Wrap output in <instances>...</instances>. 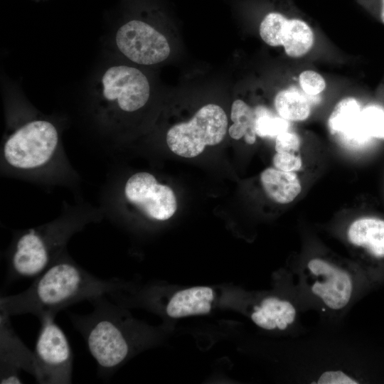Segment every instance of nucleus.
Masks as SVG:
<instances>
[{
    "instance_id": "obj_1",
    "label": "nucleus",
    "mask_w": 384,
    "mask_h": 384,
    "mask_svg": "<svg viewBox=\"0 0 384 384\" xmlns=\"http://www.w3.org/2000/svg\"><path fill=\"white\" fill-rule=\"evenodd\" d=\"M284 377L294 384L370 381L372 352L343 324L320 323L282 344Z\"/></svg>"
},
{
    "instance_id": "obj_2",
    "label": "nucleus",
    "mask_w": 384,
    "mask_h": 384,
    "mask_svg": "<svg viewBox=\"0 0 384 384\" xmlns=\"http://www.w3.org/2000/svg\"><path fill=\"white\" fill-rule=\"evenodd\" d=\"M283 279L304 313L314 311L320 323L331 324H343L371 281L354 261L312 250L295 260Z\"/></svg>"
},
{
    "instance_id": "obj_3",
    "label": "nucleus",
    "mask_w": 384,
    "mask_h": 384,
    "mask_svg": "<svg viewBox=\"0 0 384 384\" xmlns=\"http://www.w3.org/2000/svg\"><path fill=\"white\" fill-rule=\"evenodd\" d=\"M117 279H103L86 271L65 252L35 277L26 290L0 298V311L9 316L31 314L56 315L62 309L84 300L118 292Z\"/></svg>"
},
{
    "instance_id": "obj_4",
    "label": "nucleus",
    "mask_w": 384,
    "mask_h": 384,
    "mask_svg": "<svg viewBox=\"0 0 384 384\" xmlns=\"http://www.w3.org/2000/svg\"><path fill=\"white\" fill-rule=\"evenodd\" d=\"M103 295L91 301L94 309L85 315L70 314L97 363L101 376L112 375L129 358L132 350V322L124 311Z\"/></svg>"
},
{
    "instance_id": "obj_5",
    "label": "nucleus",
    "mask_w": 384,
    "mask_h": 384,
    "mask_svg": "<svg viewBox=\"0 0 384 384\" xmlns=\"http://www.w3.org/2000/svg\"><path fill=\"white\" fill-rule=\"evenodd\" d=\"M90 220L65 216L34 228L18 231L7 251V280L35 278L65 252L70 237Z\"/></svg>"
},
{
    "instance_id": "obj_6",
    "label": "nucleus",
    "mask_w": 384,
    "mask_h": 384,
    "mask_svg": "<svg viewBox=\"0 0 384 384\" xmlns=\"http://www.w3.org/2000/svg\"><path fill=\"white\" fill-rule=\"evenodd\" d=\"M60 137L49 121L36 119L17 128L5 140L2 151L9 169L33 174L48 167L60 153Z\"/></svg>"
},
{
    "instance_id": "obj_7",
    "label": "nucleus",
    "mask_w": 384,
    "mask_h": 384,
    "mask_svg": "<svg viewBox=\"0 0 384 384\" xmlns=\"http://www.w3.org/2000/svg\"><path fill=\"white\" fill-rule=\"evenodd\" d=\"M228 118L221 107L214 104L200 108L188 122L171 127L166 143L175 154L193 158L201 154L206 146L220 143L225 136Z\"/></svg>"
},
{
    "instance_id": "obj_8",
    "label": "nucleus",
    "mask_w": 384,
    "mask_h": 384,
    "mask_svg": "<svg viewBox=\"0 0 384 384\" xmlns=\"http://www.w3.org/2000/svg\"><path fill=\"white\" fill-rule=\"evenodd\" d=\"M55 317L53 314L38 317L41 329L33 351L34 377L38 383L69 384L72 383V349Z\"/></svg>"
},
{
    "instance_id": "obj_9",
    "label": "nucleus",
    "mask_w": 384,
    "mask_h": 384,
    "mask_svg": "<svg viewBox=\"0 0 384 384\" xmlns=\"http://www.w3.org/2000/svg\"><path fill=\"white\" fill-rule=\"evenodd\" d=\"M123 195L128 203L152 220H166L177 209L173 190L159 183L148 172H137L129 177L123 188Z\"/></svg>"
},
{
    "instance_id": "obj_10",
    "label": "nucleus",
    "mask_w": 384,
    "mask_h": 384,
    "mask_svg": "<svg viewBox=\"0 0 384 384\" xmlns=\"http://www.w3.org/2000/svg\"><path fill=\"white\" fill-rule=\"evenodd\" d=\"M120 52L132 61L141 65H154L166 60L170 46L164 35L146 22L128 21L116 33Z\"/></svg>"
},
{
    "instance_id": "obj_11",
    "label": "nucleus",
    "mask_w": 384,
    "mask_h": 384,
    "mask_svg": "<svg viewBox=\"0 0 384 384\" xmlns=\"http://www.w3.org/2000/svg\"><path fill=\"white\" fill-rule=\"evenodd\" d=\"M102 95L123 112H132L144 107L150 95L146 77L138 69L126 65L108 68L102 78Z\"/></svg>"
},
{
    "instance_id": "obj_12",
    "label": "nucleus",
    "mask_w": 384,
    "mask_h": 384,
    "mask_svg": "<svg viewBox=\"0 0 384 384\" xmlns=\"http://www.w3.org/2000/svg\"><path fill=\"white\" fill-rule=\"evenodd\" d=\"M259 31L265 43L274 47L282 46L286 54L292 58L304 55L314 45V33L307 23L299 18H289L279 11L268 12Z\"/></svg>"
},
{
    "instance_id": "obj_13",
    "label": "nucleus",
    "mask_w": 384,
    "mask_h": 384,
    "mask_svg": "<svg viewBox=\"0 0 384 384\" xmlns=\"http://www.w3.org/2000/svg\"><path fill=\"white\" fill-rule=\"evenodd\" d=\"M9 318L1 314L0 383H22L21 370L35 375L34 355L15 334Z\"/></svg>"
},
{
    "instance_id": "obj_14",
    "label": "nucleus",
    "mask_w": 384,
    "mask_h": 384,
    "mask_svg": "<svg viewBox=\"0 0 384 384\" xmlns=\"http://www.w3.org/2000/svg\"><path fill=\"white\" fill-rule=\"evenodd\" d=\"M344 239L356 252L378 262H384V220L362 217L352 221L345 229Z\"/></svg>"
},
{
    "instance_id": "obj_15",
    "label": "nucleus",
    "mask_w": 384,
    "mask_h": 384,
    "mask_svg": "<svg viewBox=\"0 0 384 384\" xmlns=\"http://www.w3.org/2000/svg\"><path fill=\"white\" fill-rule=\"evenodd\" d=\"M359 102L352 97L340 100L334 107L328 119L329 132L350 144L362 142L369 137L366 134L361 117Z\"/></svg>"
},
{
    "instance_id": "obj_16",
    "label": "nucleus",
    "mask_w": 384,
    "mask_h": 384,
    "mask_svg": "<svg viewBox=\"0 0 384 384\" xmlns=\"http://www.w3.org/2000/svg\"><path fill=\"white\" fill-rule=\"evenodd\" d=\"M213 291L208 287H195L177 292L170 299L166 314L171 318L208 314L211 309Z\"/></svg>"
},
{
    "instance_id": "obj_17",
    "label": "nucleus",
    "mask_w": 384,
    "mask_h": 384,
    "mask_svg": "<svg viewBox=\"0 0 384 384\" xmlns=\"http://www.w3.org/2000/svg\"><path fill=\"white\" fill-rule=\"evenodd\" d=\"M260 182L267 196L276 203H292L301 193L302 185L295 172L267 168L260 174Z\"/></svg>"
},
{
    "instance_id": "obj_18",
    "label": "nucleus",
    "mask_w": 384,
    "mask_h": 384,
    "mask_svg": "<svg viewBox=\"0 0 384 384\" xmlns=\"http://www.w3.org/2000/svg\"><path fill=\"white\" fill-rule=\"evenodd\" d=\"M274 105L279 116L287 121L299 122L306 119L311 113V105L304 95L293 89L279 91Z\"/></svg>"
},
{
    "instance_id": "obj_19",
    "label": "nucleus",
    "mask_w": 384,
    "mask_h": 384,
    "mask_svg": "<svg viewBox=\"0 0 384 384\" xmlns=\"http://www.w3.org/2000/svg\"><path fill=\"white\" fill-rule=\"evenodd\" d=\"M230 118L233 124L228 129L229 135L234 139L244 137L248 144L256 141L255 110L241 100H235L231 107Z\"/></svg>"
},
{
    "instance_id": "obj_20",
    "label": "nucleus",
    "mask_w": 384,
    "mask_h": 384,
    "mask_svg": "<svg viewBox=\"0 0 384 384\" xmlns=\"http://www.w3.org/2000/svg\"><path fill=\"white\" fill-rule=\"evenodd\" d=\"M255 114V132L260 137L276 138L282 132L289 130V121L272 114L265 108L257 107Z\"/></svg>"
},
{
    "instance_id": "obj_21",
    "label": "nucleus",
    "mask_w": 384,
    "mask_h": 384,
    "mask_svg": "<svg viewBox=\"0 0 384 384\" xmlns=\"http://www.w3.org/2000/svg\"><path fill=\"white\" fill-rule=\"evenodd\" d=\"M362 123L366 134L384 140V107L371 105L362 109Z\"/></svg>"
},
{
    "instance_id": "obj_22",
    "label": "nucleus",
    "mask_w": 384,
    "mask_h": 384,
    "mask_svg": "<svg viewBox=\"0 0 384 384\" xmlns=\"http://www.w3.org/2000/svg\"><path fill=\"white\" fill-rule=\"evenodd\" d=\"M299 80L302 90L309 95H317L326 87L324 78L313 70H304L301 73Z\"/></svg>"
},
{
    "instance_id": "obj_23",
    "label": "nucleus",
    "mask_w": 384,
    "mask_h": 384,
    "mask_svg": "<svg viewBox=\"0 0 384 384\" xmlns=\"http://www.w3.org/2000/svg\"><path fill=\"white\" fill-rule=\"evenodd\" d=\"M272 161L274 168L288 172L300 170L303 164L299 156L291 152H277Z\"/></svg>"
},
{
    "instance_id": "obj_24",
    "label": "nucleus",
    "mask_w": 384,
    "mask_h": 384,
    "mask_svg": "<svg viewBox=\"0 0 384 384\" xmlns=\"http://www.w3.org/2000/svg\"><path fill=\"white\" fill-rule=\"evenodd\" d=\"M301 146V139L294 132L289 130L282 132L276 137V152L295 153L299 151Z\"/></svg>"
},
{
    "instance_id": "obj_25",
    "label": "nucleus",
    "mask_w": 384,
    "mask_h": 384,
    "mask_svg": "<svg viewBox=\"0 0 384 384\" xmlns=\"http://www.w3.org/2000/svg\"><path fill=\"white\" fill-rule=\"evenodd\" d=\"M378 11L380 18L384 24V0H378Z\"/></svg>"
}]
</instances>
